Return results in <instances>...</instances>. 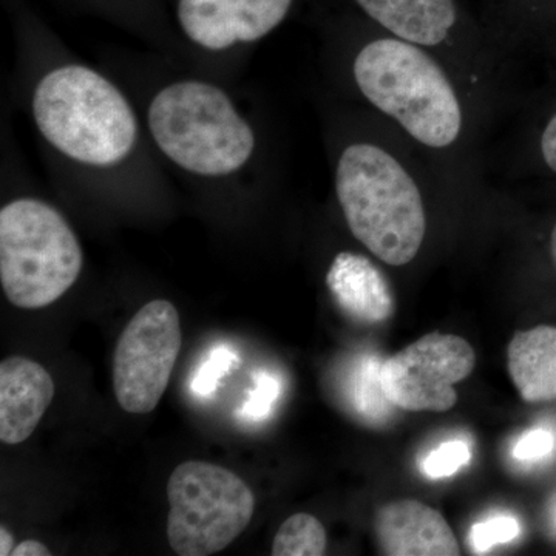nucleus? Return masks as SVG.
<instances>
[{"label":"nucleus","instance_id":"nucleus-1","mask_svg":"<svg viewBox=\"0 0 556 556\" xmlns=\"http://www.w3.org/2000/svg\"><path fill=\"white\" fill-rule=\"evenodd\" d=\"M334 179L354 239L387 265L412 263L426 240L427 211L404 163L376 142L357 141L340 153Z\"/></svg>","mask_w":556,"mask_h":556},{"label":"nucleus","instance_id":"nucleus-2","mask_svg":"<svg viewBox=\"0 0 556 556\" xmlns=\"http://www.w3.org/2000/svg\"><path fill=\"white\" fill-rule=\"evenodd\" d=\"M353 78L376 110L427 149L452 148L464 130L463 101L428 49L388 36L357 51Z\"/></svg>","mask_w":556,"mask_h":556},{"label":"nucleus","instance_id":"nucleus-3","mask_svg":"<svg viewBox=\"0 0 556 556\" xmlns=\"http://www.w3.org/2000/svg\"><path fill=\"white\" fill-rule=\"evenodd\" d=\"M33 116L58 152L86 166H115L137 144V116L129 101L84 65H64L42 76L33 94Z\"/></svg>","mask_w":556,"mask_h":556},{"label":"nucleus","instance_id":"nucleus-4","mask_svg":"<svg viewBox=\"0 0 556 556\" xmlns=\"http://www.w3.org/2000/svg\"><path fill=\"white\" fill-rule=\"evenodd\" d=\"M150 135L177 166L201 177L236 174L251 160L255 134L219 87L178 80L150 102Z\"/></svg>","mask_w":556,"mask_h":556},{"label":"nucleus","instance_id":"nucleus-5","mask_svg":"<svg viewBox=\"0 0 556 556\" xmlns=\"http://www.w3.org/2000/svg\"><path fill=\"white\" fill-rule=\"evenodd\" d=\"M84 255L75 230L46 201L20 199L0 211V283L22 309L58 302L78 280Z\"/></svg>","mask_w":556,"mask_h":556},{"label":"nucleus","instance_id":"nucleus-6","mask_svg":"<svg viewBox=\"0 0 556 556\" xmlns=\"http://www.w3.org/2000/svg\"><path fill=\"white\" fill-rule=\"evenodd\" d=\"M167 540L179 556H208L225 551L254 517L251 486L233 471L188 460L167 482Z\"/></svg>","mask_w":556,"mask_h":556},{"label":"nucleus","instance_id":"nucleus-7","mask_svg":"<svg viewBox=\"0 0 556 556\" xmlns=\"http://www.w3.org/2000/svg\"><path fill=\"white\" fill-rule=\"evenodd\" d=\"M181 350V324L167 300H152L135 314L116 343L113 390L119 407L149 415L160 404Z\"/></svg>","mask_w":556,"mask_h":556},{"label":"nucleus","instance_id":"nucleus-8","mask_svg":"<svg viewBox=\"0 0 556 556\" xmlns=\"http://www.w3.org/2000/svg\"><path fill=\"white\" fill-rule=\"evenodd\" d=\"M477 354L459 336L431 332L387 358L380 383L388 401L405 412H448L455 386L473 372Z\"/></svg>","mask_w":556,"mask_h":556},{"label":"nucleus","instance_id":"nucleus-9","mask_svg":"<svg viewBox=\"0 0 556 556\" xmlns=\"http://www.w3.org/2000/svg\"><path fill=\"white\" fill-rule=\"evenodd\" d=\"M294 0H175V17L186 38L204 50L223 51L266 38Z\"/></svg>","mask_w":556,"mask_h":556},{"label":"nucleus","instance_id":"nucleus-10","mask_svg":"<svg viewBox=\"0 0 556 556\" xmlns=\"http://www.w3.org/2000/svg\"><path fill=\"white\" fill-rule=\"evenodd\" d=\"M376 536L383 555L456 556L455 533L438 510L417 500L388 503L376 514Z\"/></svg>","mask_w":556,"mask_h":556},{"label":"nucleus","instance_id":"nucleus-11","mask_svg":"<svg viewBox=\"0 0 556 556\" xmlns=\"http://www.w3.org/2000/svg\"><path fill=\"white\" fill-rule=\"evenodd\" d=\"M54 380L49 371L22 356L0 364V441L16 445L35 433L53 402Z\"/></svg>","mask_w":556,"mask_h":556},{"label":"nucleus","instance_id":"nucleus-12","mask_svg":"<svg viewBox=\"0 0 556 556\" xmlns=\"http://www.w3.org/2000/svg\"><path fill=\"white\" fill-rule=\"evenodd\" d=\"M327 287L340 309L361 324H383L394 313V299L382 270L354 252H340L327 274Z\"/></svg>","mask_w":556,"mask_h":556},{"label":"nucleus","instance_id":"nucleus-13","mask_svg":"<svg viewBox=\"0 0 556 556\" xmlns=\"http://www.w3.org/2000/svg\"><path fill=\"white\" fill-rule=\"evenodd\" d=\"M393 38L424 49L442 46L457 22L455 0H354Z\"/></svg>","mask_w":556,"mask_h":556},{"label":"nucleus","instance_id":"nucleus-14","mask_svg":"<svg viewBox=\"0 0 556 556\" xmlns=\"http://www.w3.org/2000/svg\"><path fill=\"white\" fill-rule=\"evenodd\" d=\"M507 367L522 401H556V327L540 325L515 332L507 348Z\"/></svg>","mask_w":556,"mask_h":556},{"label":"nucleus","instance_id":"nucleus-15","mask_svg":"<svg viewBox=\"0 0 556 556\" xmlns=\"http://www.w3.org/2000/svg\"><path fill=\"white\" fill-rule=\"evenodd\" d=\"M383 362L378 356L365 354L351 368L346 383V397L357 416L369 424H380L390 417L394 405L388 401L380 383Z\"/></svg>","mask_w":556,"mask_h":556},{"label":"nucleus","instance_id":"nucleus-16","mask_svg":"<svg viewBox=\"0 0 556 556\" xmlns=\"http://www.w3.org/2000/svg\"><path fill=\"white\" fill-rule=\"evenodd\" d=\"M327 530L316 517L295 514L278 529L274 538V556H321L327 554Z\"/></svg>","mask_w":556,"mask_h":556},{"label":"nucleus","instance_id":"nucleus-17","mask_svg":"<svg viewBox=\"0 0 556 556\" xmlns=\"http://www.w3.org/2000/svg\"><path fill=\"white\" fill-rule=\"evenodd\" d=\"M281 393H283V382L280 376L276 372L258 371L254 378V386L243 404L237 409V417L247 424L263 422L273 415Z\"/></svg>","mask_w":556,"mask_h":556},{"label":"nucleus","instance_id":"nucleus-18","mask_svg":"<svg viewBox=\"0 0 556 556\" xmlns=\"http://www.w3.org/2000/svg\"><path fill=\"white\" fill-rule=\"evenodd\" d=\"M240 358L229 345H218L208 351L206 358L190 379V391L201 399L211 397L219 383L239 365Z\"/></svg>","mask_w":556,"mask_h":556},{"label":"nucleus","instance_id":"nucleus-19","mask_svg":"<svg viewBox=\"0 0 556 556\" xmlns=\"http://www.w3.org/2000/svg\"><path fill=\"white\" fill-rule=\"evenodd\" d=\"M521 533L518 519L511 515H495L471 527L468 543L477 554H485L500 544L511 543Z\"/></svg>","mask_w":556,"mask_h":556},{"label":"nucleus","instance_id":"nucleus-20","mask_svg":"<svg viewBox=\"0 0 556 556\" xmlns=\"http://www.w3.org/2000/svg\"><path fill=\"white\" fill-rule=\"evenodd\" d=\"M471 459L470 445L463 439L447 441L434 448L420 464V470L427 478L444 479L456 475Z\"/></svg>","mask_w":556,"mask_h":556},{"label":"nucleus","instance_id":"nucleus-21","mask_svg":"<svg viewBox=\"0 0 556 556\" xmlns=\"http://www.w3.org/2000/svg\"><path fill=\"white\" fill-rule=\"evenodd\" d=\"M555 437L547 428H532L518 439L511 455L519 463L535 464L546 459L555 450Z\"/></svg>","mask_w":556,"mask_h":556},{"label":"nucleus","instance_id":"nucleus-22","mask_svg":"<svg viewBox=\"0 0 556 556\" xmlns=\"http://www.w3.org/2000/svg\"><path fill=\"white\" fill-rule=\"evenodd\" d=\"M536 150L541 166L552 178H556V105L541 124Z\"/></svg>","mask_w":556,"mask_h":556},{"label":"nucleus","instance_id":"nucleus-23","mask_svg":"<svg viewBox=\"0 0 556 556\" xmlns=\"http://www.w3.org/2000/svg\"><path fill=\"white\" fill-rule=\"evenodd\" d=\"M14 556H50V548L38 540H25L13 551Z\"/></svg>","mask_w":556,"mask_h":556},{"label":"nucleus","instance_id":"nucleus-24","mask_svg":"<svg viewBox=\"0 0 556 556\" xmlns=\"http://www.w3.org/2000/svg\"><path fill=\"white\" fill-rule=\"evenodd\" d=\"M14 538L5 526L0 527V556L13 555Z\"/></svg>","mask_w":556,"mask_h":556},{"label":"nucleus","instance_id":"nucleus-25","mask_svg":"<svg viewBox=\"0 0 556 556\" xmlns=\"http://www.w3.org/2000/svg\"><path fill=\"white\" fill-rule=\"evenodd\" d=\"M548 252H551L552 263L556 268V222L551 230V237H548Z\"/></svg>","mask_w":556,"mask_h":556}]
</instances>
